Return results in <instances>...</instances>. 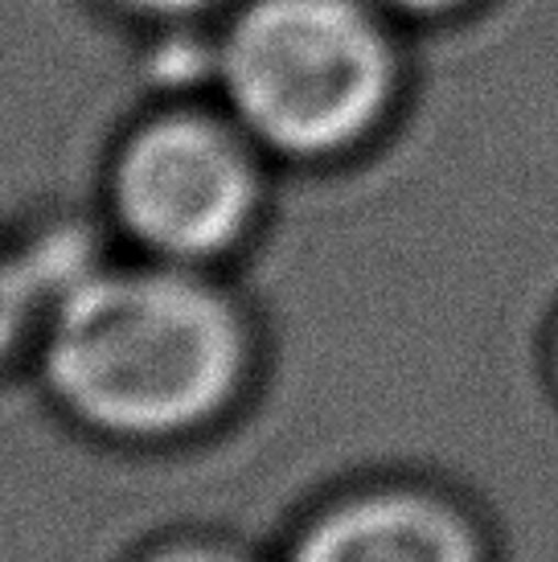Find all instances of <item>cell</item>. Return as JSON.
<instances>
[{
    "instance_id": "obj_1",
    "label": "cell",
    "mask_w": 558,
    "mask_h": 562,
    "mask_svg": "<svg viewBox=\"0 0 558 562\" xmlns=\"http://www.w3.org/2000/svg\"><path fill=\"white\" fill-rule=\"evenodd\" d=\"M247 333L217 288L186 271H94L58 304L46 378L108 436H181L231 403Z\"/></svg>"
},
{
    "instance_id": "obj_2",
    "label": "cell",
    "mask_w": 558,
    "mask_h": 562,
    "mask_svg": "<svg viewBox=\"0 0 558 562\" xmlns=\"http://www.w3.org/2000/svg\"><path fill=\"white\" fill-rule=\"evenodd\" d=\"M390 49L361 0H250L222 46L234 111L288 157L361 140L390 94Z\"/></svg>"
},
{
    "instance_id": "obj_3",
    "label": "cell",
    "mask_w": 558,
    "mask_h": 562,
    "mask_svg": "<svg viewBox=\"0 0 558 562\" xmlns=\"http://www.w3.org/2000/svg\"><path fill=\"white\" fill-rule=\"evenodd\" d=\"M259 181L247 148L198 115L140 127L115 165V210L165 259L198 263L231 250L255 218Z\"/></svg>"
},
{
    "instance_id": "obj_4",
    "label": "cell",
    "mask_w": 558,
    "mask_h": 562,
    "mask_svg": "<svg viewBox=\"0 0 558 562\" xmlns=\"http://www.w3.org/2000/svg\"><path fill=\"white\" fill-rule=\"evenodd\" d=\"M288 562H477V542L439 501L370 493L328 509Z\"/></svg>"
},
{
    "instance_id": "obj_5",
    "label": "cell",
    "mask_w": 558,
    "mask_h": 562,
    "mask_svg": "<svg viewBox=\"0 0 558 562\" xmlns=\"http://www.w3.org/2000/svg\"><path fill=\"white\" fill-rule=\"evenodd\" d=\"M37 288L21 259H0V358H9L37 308Z\"/></svg>"
},
{
    "instance_id": "obj_6",
    "label": "cell",
    "mask_w": 558,
    "mask_h": 562,
    "mask_svg": "<svg viewBox=\"0 0 558 562\" xmlns=\"http://www.w3.org/2000/svg\"><path fill=\"white\" fill-rule=\"evenodd\" d=\"M120 4L144 16H189L202 13L205 4H214V0H120Z\"/></svg>"
},
{
    "instance_id": "obj_7",
    "label": "cell",
    "mask_w": 558,
    "mask_h": 562,
    "mask_svg": "<svg viewBox=\"0 0 558 562\" xmlns=\"http://www.w3.org/2000/svg\"><path fill=\"white\" fill-rule=\"evenodd\" d=\"M144 562H243V559H234L231 550H217V547H169V550H156L153 559Z\"/></svg>"
},
{
    "instance_id": "obj_8",
    "label": "cell",
    "mask_w": 558,
    "mask_h": 562,
    "mask_svg": "<svg viewBox=\"0 0 558 562\" xmlns=\"http://www.w3.org/2000/svg\"><path fill=\"white\" fill-rule=\"evenodd\" d=\"M390 9H403V13H444V9H456L460 0H382Z\"/></svg>"
}]
</instances>
